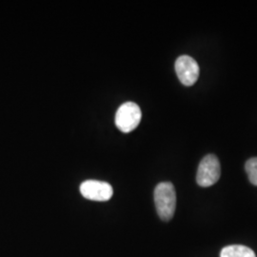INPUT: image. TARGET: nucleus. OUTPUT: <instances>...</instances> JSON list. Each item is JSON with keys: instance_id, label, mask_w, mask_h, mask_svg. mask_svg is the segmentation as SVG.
<instances>
[{"instance_id": "nucleus-1", "label": "nucleus", "mask_w": 257, "mask_h": 257, "mask_svg": "<svg viewBox=\"0 0 257 257\" xmlns=\"http://www.w3.org/2000/svg\"><path fill=\"white\" fill-rule=\"evenodd\" d=\"M155 204L159 217L163 221L171 220L176 208L175 186L171 182H161L155 190Z\"/></svg>"}, {"instance_id": "nucleus-2", "label": "nucleus", "mask_w": 257, "mask_h": 257, "mask_svg": "<svg viewBox=\"0 0 257 257\" xmlns=\"http://www.w3.org/2000/svg\"><path fill=\"white\" fill-rule=\"evenodd\" d=\"M142 118V112L137 103H123L115 113V125L122 133L128 134L138 128Z\"/></svg>"}, {"instance_id": "nucleus-3", "label": "nucleus", "mask_w": 257, "mask_h": 257, "mask_svg": "<svg viewBox=\"0 0 257 257\" xmlns=\"http://www.w3.org/2000/svg\"><path fill=\"white\" fill-rule=\"evenodd\" d=\"M221 175L220 162L214 155L204 156L198 166L196 182L203 188H208L216 183Z\"/></svg>"}, {"instance_id": "nucleus-4", "label": "nucleus", "mask_w": 257, "mask_h": 257, "mask_svg": "<svg viewBox=\"0 0 257 257\" xmlns=\"http://www.w3.org/2000/svg\"><path fill=\"white\" fill-rule=\"evenodd\" d=\"M80 193L83 197L98 202L110 200L113 194L112 187L110 184L98 180H87L80 185Z\"/></svg>"}, {"instance_id": "nucleus-5", "label": "nucleus", "mask_w": 257, "mask_h": 257, "mask_svg": "<svg viewBox=\"0 0 257 257\" xmlns=\"http://www.w3.org/2000/svg\"><path fill=\"white\" fill-rule=\"evenodd\" d=\"M175 72L180 82L185 86H193L199 77V66L193 57L181 55L175 61Z\"/></svg>"}, {"instance_id": "nucleus-6", "label": "nucleus", "mask_w": 257, "mask_h": 257, "mask_svg": "<svg viewBox=\"0 0 257 257\" xmlns=\"http://www.w3.org/2000/svg\"><path fill=\"white\" fill-rule=\"evenodd\" d=\"M220 257H256L251 248L242 245H231L222 248Z\"/></svg>"}, {"instance_id": "nucleus-7", "label": "nucleus", "mask_w": 257, "mask_h": 257, "mask_svg": "<svg viewBox=\"0 0 257 257\" xmlns=\"http://www.w3.org/2000/svg\"><path fill=\"white\" fill-rule=\"evenodd\" d=\"M245 170L248 175L249 182L257 186V157L249 158L246 162Z\"/></svg>"}]
</instances>
